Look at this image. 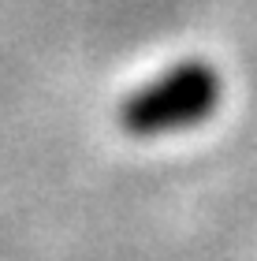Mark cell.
I'll use <instances>...</instances> for the list:
<instances>
[{"label": "cell", "instance_id": "obj_1", "mask_svg": "<svg viewBox=\"0 0 257 261\" xmlns=\"http://www.w3.org/2000/svg\"><path fill=\"white\" fill-rule=\"evenodd\" d=\"M220 71L205 60H175L123 101L120 120L134 138H168L205 123L220 105Z\"/></svg>", "mask_w": 257, "mask_h": 261}]
</instances>
